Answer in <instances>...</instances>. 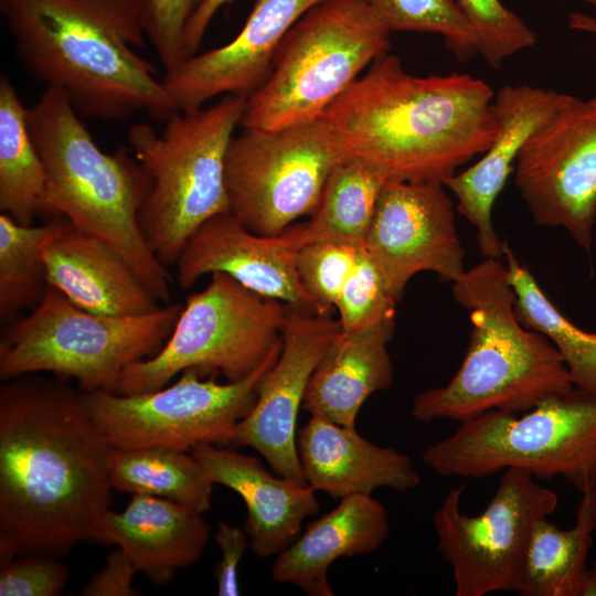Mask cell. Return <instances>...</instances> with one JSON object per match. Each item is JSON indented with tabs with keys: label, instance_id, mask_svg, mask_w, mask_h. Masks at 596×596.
Returning a JSON list of instances; mask_svg holds the SVG:
<instances>
[{
	"label": "cell",
	"instance_id": "cell-1",
	"mask_svg": "<svg viewBox=\"0 0 596 596\" xmlns=\"http://www.w3.org/2000/svg\"><path fill=\"white\" fill-rule=\"evenodd\" d=\"M113 448L81 393L61 377L18 376L0 389V564L67 554L110 509Z\"/></svg>",
	"mask_w": 596,
	"mask_h": 596
},
{
	"label": "cell",
	"instance_id": "cell-2",
	"mask_svg": "<svg viewBox=\"0 0 596 596\" xmlns=\"http://www.w3.org/2000/svg\"><path fill=\"white\" fill-rule=\"evenodd\" d=\"M493 99L481 78L460 73L416 76L387 53L319 120L342 159L385 181L444 184L498 136Z\"/></svg>",
	"mask_w": 596,
	"mask_h": 596
},
{
	"label": "cell",
	"instance_id": "cell-3",
	"mask_svg": "<svg viewBox=\"0 0 596 596\" xmlns=\"http://www.w3.org/2000/svg\"><path fill=\"white\" fill-rule=\"evenodd\" d=\"M25 71L100 120L178 111L158 71L137 53L147 39L142 0H0Z\"/></svg>",
	"mask_w": 596,
	"mask_h": 596
},
{
	"label": "cell",
	"instance_id": "cell-4",
	"mask_svg": "<svg viewBox=\"0 0 596 596\" xmlns=\"http://www.w3.org/2000/svg\"><path fill=\"white\" fill-rule=\"evenodd\" d=\"M451 294L470 312L469 344L447 384L414 397L413 418L461 423L491 411L522 413L574 389L556 348L519 321L509 270L500 258H485L465 270Z\"/></svg>",
	"mask_w": 596,
	"mask_h": 596
},
{
	"label": "cell",
	"instance_id": "cell-5",
	"mask_svg": "<svg viewBox=\"0 0 596 596\" xmlns=\"http://www.w3.org/2000/svg\"><path fill=\"white\" fill-rule=\"evenodd\" d=\"M28 126L46 170L40 215L65 216L76 228L114 247L157 299L169 301L167 266L139 223L152 189L146 168L126 149L102 151L57 88L45 86L28 108Z\"/></svg>",
	"mask_w": 596,
	"mask_h": 596
},
{
	"label": "cell",
	"instance_id": "cell-6",
	"mask_svg": "<svg viewBox=\"0 0 596 596\" xmlns=\"http://www.w3.org/2000/svg\"><path fill=\"white\" fill-rule=\"evenodd\" d=\"M246 98L230 94L211 106L178 110L160 134L148 124L128 130L130 149L152 179L140 227L166 266L175 265L185 242L204 222L230 212L225 157Z\"/></svg>",
	"mask_w": 596,
	"mask_h": 596
},
{
	"label": "cell",
	"instance_id": "cell-7",
	"mask_svg": "<svg viewBox=\"0 0 596 596\" xmlns=\"http://www.w3.org/2000/svg\"><path fill=\"white\" fill-rule=\"evenodd\" d=\"M391 32L370 0H324L280 42L266 81L247 96L242 128L276 130L315 121L379 57Z\"/></svg>",
	"mask_w": 596,
	"mask_h": 596
},
{
	"label": "cell",
	"instance_id": "cell-8",
	"mask_svg": "<svg viewBox=\"0 0 596 596\" xmlns=\"http://www.w3.org/2000/svg\"><path fill=\"white\" fill-rule=\"evenodd\" d=\"M181 309L172 304L136 317L104 316L47 285L41 302L2 331L0 379L47 372L75 380L82 392H115L129 365L162 348Z\"/></svg>",
	"mask_w": 596,
	"mask_h": 596
},
{
	"label": "cell",
	"instance_id": "cell-9",
	"mask_svg": "<svg viewBox=\"0 0 596 596\" xmlns=\"http://www.w3.org/2000/svg\"><path fill=\"white\" fill-rule=\"evenodd\" d=\"M422 460L443 477L522 468L535 479L560 476L584 493L596 488V398L574 387L520 415L483 413L427 447Z\"/></svg>",
	"mask_w": 596,
	"mask_h": 596
},
{
	"label": "cell",
	"instance_id": "cell-10",
	"mask_svg": "<svg viewBox=\"0 0 596 596\" xmlns=\"http://www.w3.org/2000/svg\"><path fill=\"white\" fill-rule=\"evenodd\" d=\"M189 295L173 330L152 356L129 365L115 393L131 395L164 387L183 371L201 376L245 379L283 345L288 305L263 297L225 273Z\"/></svg>",
	"mask_w": 596,
	"mask_h": 596
},
{
	"label": "cell",
	"instance_id": "cell-11",
	"mask_svg": "<svg viewBox=\"0 0 596 596\" xmlns=\"http://www.w3.org/2000/svg\"><path fill=\"white\" fill-rule=\"evenodd\" d=\"M274 353L251 375L220 383L189 369L171 385L124 395L81 392L83 404L113 449L170 448L191 451L199 444L231 445L237 425L249 414L256 384L277 360Z\"/></svg>",
	"mask_w": 596,
	"mask_h": 596
},
{
	"label": "cell",
	"instance_id": "cell-12",
	"mask_svg": "<svg viewBox=\"0 0 596 596\" xmlns=\"http://www.w3.org/2000/svg\"><path fill=\"white\" fill-rule=\"evenodd\" d=\"M341 159L319 119L276 130L243 128L225 157L230 212L255 234L278 235L315 213Z\"/></svg>",
	"mask_w": 596,
	"mask_h": 596
},
{
	"label": "cell",
	"instance_id": "cell-13",
	"mask_svg": "<svg viewBox=\"0 0 596 596\" xmlns=\"http://www.w3.org/2000/svg\"><path fill=\"white\" fill-rule=\"evenodd\" d=\"M464 489L449 490L433 514L437 549L453 568L456 596L511 592L532 524L556 510L558 497L530 471L514 467L503 470L477 515L461 511Z\"/></svg>",
	"mask_w": 596,
	"mask_h": 596
},
{
	"label": "cell",
	"instance_id": "cell-14",
	"mask_svg": "<svg viewBox=\"0 0 596 596\" xmlns=\"http://www.w3.org/2000/svg\"><path fill=\"white\" fill-rule=\"evenodd\" d=\"M513 173L533 221L564 228L589 252L596 223V96L566 94L525 141Z\"/></svg>",
	"mask_w": 596,
	"mask_h": 596
},
{
	"label": "cell",
	"instance_id": "cell-15",
	"mask_svg": "<svg viewBox=\"0 0 596 596\" xmlns=\"http://www.w3.org/2000/svg\"><path fill=\"white\" fill-rule=\"evenodd\" d=\"M439 182L385 181L363 248L398 301L413 276L453 284L466 270L454 203Z\"/></svg>",
	"mask_w": 596,
	"mask_h": 596
},
{
	"label": "cell",
	"instance_id": "cell-16",
	"mask_svg": "<svg viewBox=\"0 0 596 596\" xmlns=\"http://www.w3.org/2000/svg\"><path fill=\"white\" fill-rule=\"evenodd\" d=\"M340 331L331 315L288 307L280 353L258 380L256 402L231 446L254 448L276 475L307 485L297 450L298 412L312 372Z\"/></svg>",
	"mask_w": 596,
	"mask_h": 596
},
{
	"label": "cell",
	"instance_id": "cell-17",
	"mask_svg": "<svg viewBox=\"0 0 596 596\" xmlns=\"http://www.w3.org/2000/svg\"><path fill=\"white\" fill-rule=\"evenodd\" d=\"M298 249L289 227L278 235H258L231 212L217 214L185 242L175 263L177 283L185 290L203 275L225 273L263 297L316 313L297 274Z\"/></svg>",
	"mask_w": 596,
	"mask_h": 596
},
{
	"label": "cell",
	"instance_id": "cell-18",
	"mask_svg": "<svg viewBox=\"0 0 596 596\" xmlns=\"http://www.w3.org/2000/svg\"><path fill=\"white\" fill-rule=\"evenodd\" d=\"M322 1L257 0L232 41L164 72L163 85L178 110L200 108L219 96L251 95L268 77L274 55L289 30Z\"/></svg>",
	"mask_w": 596,
	"mask_h": 596
},
{
	"label": "cell",
	"instance_id": "cell-19",
	"mask_svg": "<svg viewBox=\"0 0 596 596\" xmlns=\"http://www.w3.org/2000/svg\"><path fill=\"white\" fill-rule=\"evenodd\" d=\"M566 94L531 85H504L496 94L493 111L499 134L481 158L450 177L444 185L457 211L475 227L485 258H501L503 241L492 223V207L529 137L561 105Z\"/></svg>",
	"mask_w": 596,
	"mask_h": 596
},
{
	"label": "cell",
	"instance_id": "cell-20",
	"mask_svg": "<svg viewBox=\"0 0 596 596\" xmlns=\"http://www.w3.org/2000/svg\"><path fill=\"white\" fill-rule=\"evenodd\" d=\"M190 453L213 483L243 499L249 549L260 558L285 550L299 535L304 520L319 511L310 486L272 475L255 457L206 443Z\"/></svg>",
	"mask_w": 596,
	"mask_h": 596
},
{
	"label": "cell",
	"instance_id": "cell-21",
	"mask_svg": "<svg viewBox=\"0 0 596 596\" xmlns=\"http://www.w3.org/2000/svg\"><path fill=\"white\" fill-rule=\"evenodd\" d=\"M202 513L178 502L132 494L121 512L110 509L94 525L89 540L116 544L157 586L201 557L210 538Z\"/></svg>",
	"mask_w": 596,
	"mask_h": 596
},
{
	"label": "cell",
	"instance_id": "cell-22",
	"mask_svg": "<svg viewBox=\"0 0 596 596\" xmlns=\"http://www.w3.org/2000/svg\"><path fill=\"white\" fill-rule=\"evenodd\" d=\"M297 450L306 483L332 498L371 494L379 488L402 492L421 481L407 454L377 446L355 427L319 415L297 432Z\"/></svg>",
	"mask_w": 596,
	"mask_h": 596
},
{
	"label": "cell",
	"instance_id": "cell-23",
	"mask_svg": "<svg viewBox=\"0 0 596 596\" xmlns=\"http://www.w3.org/2000/svg\"><path fill=\"white\" fill-rule=\"evenodd\" d=\"M46 281L73 304L111 317H136L160 308L127 260L103 240L71 223L45 245Z\"/></svg>",
	"mask_w": 596,
	"mask_h": 596
},
{
	"label": "cell",
	"instance_id": "cell-24",
	"mask_svg": "<svg viewBox=\"0 0 596 596\" xmlns=\"http://www.w3.org/2000/svg\"><path fill=\"white\" fill-rule=\"evenodd\" d=\"M340 500L276 555L274 581L295 585L309 596H332L330 565L341 557L372 553L385 542L390 534L389 515L379 500L371 494Z\"/></svg>",
	"mask_w": 596,
	"mask_h": 596
},
{
	"label": "cell",
	"instance_id": "cell-25",
	"mask_svg": "<svg viewBox=\"0 0 596 596\" xmlns=\"http://www.w3.org/2000/svg\"><path fill=\"white\" fill-rule=\"evenodd\" d=\"M394 331L395 318L353 331L341 330L312 372L301 407L310 415L355 427L363 403L392 384L387 344Z\"/></svg>",
	"mask_w": 596,
	"mask_h": 596
},
{
	"label": "cell",
	"instance_id": "cell-26",
	"mask_svg": "<svg viewBox=\"0 0 596 596\" xmlns=\"http://www.w3.org/2000/svg\"><path fill=\"white\" fill-rule=\"evenodd\" d=\"M582 494L572 528L560 529L547 517L533 522L511 592L521 596H572L587 567L596 530V488Z\"/></svg>",
	"mask_w": 596,
	"mask_h": 596
},
{
	"label": "cell",
	"instance_id": "cell-27",
	"mask_svg": "<svg viewBox=\"0 0 596 596\" xmlns=\"http://www.w3.org/2000/svg\"><path fill=\"white\" fill-rule=\"evenodd\" d=\"M384 182L370 168L341 159L329 174L315 213L289 226L298 246L336 242L363 247Z\"/></svg>",
	"mask_w": 596,
	"mask_h": 596
},
{
	"label": "cell",
	"instance_id": "cell-28",
	"mask_svg": "<svg viewBox=\"0 0 596 596\" xmlns=\"http://www.w3.org/2000/svg\"><path fill=\"white\" fill-rule=\"evenodd\" d=\"M46 170L28 126V108L0 75V210L23 225L40 215Z\"/></svg>",
	"mask_w": 596,
	"mask_h": 596
},
{
	"label": "cell",
	"instance_id": "cell-29",
	"mask_svg": "<svg viewBox=\"0 0 596 596\" xmlns=\"http://www.w3.org/2000/svg\"><path fill=\"white\" fill-rule=\"evenodd\" d=\"M113 490L168 499L200 513L211 508L213 482L189 451L170 448L113 449Z\"/></svg>",
	"mask_w": 596,
	"mask_h": 596
},
{
	"label": "cell",
	"instance_id": "cell-30",
	"mask_svg": "<svg viewBox=\"0 0 596 596\" xmlns=\"http://www.w3.org/2000/svg\"><path fill=\"white\" fill-rule=\"evenodd\" d=\"M503 256L519 321L545 336L562 356L574 387L596 398V332L579 329L557 309L505 240Z\"/></svg>",
	"mask_w": 596,
	"mask_h": 596
},
{
	"label": "cell",
	"instance_id": "cell-31",
	"mask_svg": "<svg viewBox=\"0 0 596 596\" xmlns=\"http://www.w3.org/2000/svg\"><path fill=\"white\" fill-rule=\"evenodd\" d=\"M71 222L55 215L43 224L23 225L0 214V322H13L24 310H33L47 288L43 259L45 245Z\"/></svg>",
	"mask_w": 596,
	"mask_h": 596
},
{
	"label": "cell",
	"instance_id": "cell-32",
	"mask_svg": "<svg viewBox=\"0 0 596 596\" xmlns=\"http://www.w3.org/2000/svg\"><path fill=\"white\" fill-rule=\"evenodd\" d=\"M390 32H429L443 35L461 61L477 54L472 30L454 0H370Z\"/></svg>",
	"mask_w": 596,
	"mask_h": 596
},
{
	"label": "cell",
	"instance_id": "cell-33",
	"mask_svg": "<svg viewBox=\"0 0 596 596\" xmlns=\"http://www.w3.org/2000/svg\"><path fill=\"white\" fill-rule=\"evenodd\" d=\"M467 19L477 54L492 68L512 55L533 46L534 32L500 0H454Z\"/></svg>",
	"mask_w": 596,
	"mask_h": 596
},
{
	"label": "cell",
	"instance_id": "cell-34",
	"mask_svg": "<svg viewBox=\"0 0 596 596\" xmlns=\"http://www.w3.org/2000/svg\"><path fill=\"white\" fill-rule=\"evenodd\" d=\"M362 247L336 242H311L299 247L297 274L315 304L316 313L331 315L353 272Z\"/></svg>",
	"mask_w": 596,
	"mask_h": 596
},
{
	"label": "cell",
	"instance_id": "cell-35",
	"mask_svg": "<svg viewBox=\"0 0 596 596\" xmlns=\"http://www.w3.org/2000/svg\"><path fill=\"white\" fill-rule=\"evenodd\" d=\"M396 304L380 270L362 247L336 305L341 330L353 331L395 318Z\"/></svg>",
	"mask_w": 596,
	"mask_h": 596
},
{
	"label": "cell",
	"instance_id": "cell-36",
	"mask_svg": "<svg viewBox=\"0 0 596 596\" xmlns=\"http://www.w3.org/2000/svg\"><path fill=\"white\" fill-rule=\"evenodd\" d=\"M205 0H142L147 39L164 72L174 70L188 58L185 29Z\"/></svg>",
	"mask_w": 596,
	"mask_h": 596
},
{
	"label": "cell",
	"instance_id": "cell-37",
	"mask_svg": "<svg viewBox=\"0 0 596 596\" xmlns=\"http://www.w3.org/2000/svg\"><path fill=\"white\" fill-rule=\"evenodd\" d=\"M60 556L25 553L1 565V596H57L67 584L70 572Z\"/></svg>",
	"mask_w": 596,
	"mask_h": 596
},
{
	"label": "cell",
	"instance_id": "cell-38",
	"mask_svg": "<svg viewBox=\"0 0 596 596\" xmlns=\"http://www.w3.org/2000/svg\"><path fill=\"white\" fill-rule=\"evenodd\" d=\"M214 539L222 556L214 567L217 595L237 596L240 594L237 568L244 552L249 546L248 535L240 526L219 522Z\"/></svg>",
	"mask_w": 596,
	"mask_h": 596
},
{
	"label": "cell",
	"instance_id": "cell-39",
	"mask_svg": "<svg viewBox=\"0 0 596 596\" xmlns=\"http://www.w3.org/2000/svg\"><path fill=\"white\" fill-rule=\"evenodd\" d=\"M139 572L135 563L120 549H115L106 556L105 564L81 589L82 596H134L138 590L132 579Z\"/></svg>",
	"mask_w": 596,
	"mask_h": 596
},
{
	"label": "cell",
	"instance_id": "cell-40",
	"mask_svg": "<svg viewBox=\"0 0 596 596\" xmlns=\"http://www.w3.org/2000/svg\"><path fill=\"white\" fill-rule=\"evenodd\" d=\"M233 0H205L200 9L189 21L185 34L184 45L188 57L198 53L203 36L219 10L231 3Z\"/></svg>",
	"mask_w": 596,
	"mask_h": 596
},
{
	"label": "cell",
	"instance_id": "cell-41",
	"mask_svg": "<svg viewBox=\"0 0 596 596\" xmlns=\"http://www.w3.org/2000/svg\"><path fill=\"white\" fill-rule=\"evenodd\" d=\"M572 596H596V561L590 568L586 567L578 578Z\"/></svg>",
	"mask_w": 596,
	"mask_h": 596
},
{
	"label": "cell",
	"instance_id": "cell-42",
	"mask_svg": "<svg viewBox=\"0 0 596 596\" xmlns=\"http://www.w3.org/2000/svg\"><path fill=\"white\" fill-rule=\"evenodd\" d=\"M568 25L574 30L596 33V19L583 13H570Z\"/></svg>",
	"mask_w": 596,
	"mask_h": 596
},
{
	"label": "cell",
	"instance_id": "cell-43",
	"mask_svg": "<svg viewBox=\"0 0 596 596\" xmlns=\"http://www.w3.org/2000/svg\"><path fill=\"white\" fill-rule=\"evenodd\" d=\"M583 1L596 7V0H583Z\"/></svg>",
	"mask_w": 596,
	"mask_h": 596
}]
</instances>
